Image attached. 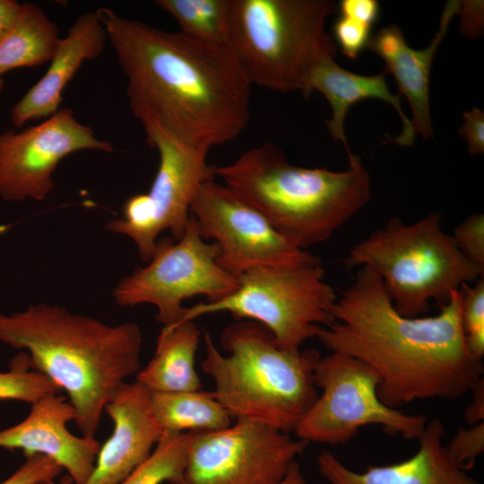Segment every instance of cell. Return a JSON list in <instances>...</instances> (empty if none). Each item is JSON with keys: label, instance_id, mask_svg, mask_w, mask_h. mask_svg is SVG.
Returning a JSON list of instances; mask_svg holds the SVG:
<instances>
[{"label": "cell", "instance_id": "cell-15", "mask_svg": "<svg viewBox=\"0 0 484 484\" xmlns=\"http://www.w3.org/2000/svg\"><path fill=\"white\" fill-rule=\"evenodd\" d=\"M20 423L0 430V448L21 449L26 457L43 454L68 472L73 484H83L91 476L100 447L92 436H76L66 428L76 411L65 397L50 393L31 403Z\"/></svg>", "mask_w": 484, "mask_h": 484}, {"label": "cell", "instance_id": "cell-13", "mask_svg": "<svg viewBox=\"0 0 484 484\" xmlns=\"http://www.w3.org/2000/svg\"><path fill=\"white\" fill-rule=\"evenodd\" d=\"M200 236L219 247L218 264L235 277L263 266H292L319 259L282 236L256 208L214 178L190 207Z\"/></svg>", "mask_w": 484, "mask_h": 484}, {"label": "cell", "instance_id": "cell-22", "mask_svg": "<svg viewBox=\"0 0 484 484\" xmlns=\"http://www.w3.org/2000/svg\"><path fill=\"white\" fill-rule=\"evenodd\" d=\"M61 39L57 26L36 4H22L21 14L0 41V77L11 70L49 63Z\"/></svg>", "mask_w": 484, "mask_h": 484}, {"label": "cell", "instance_id": "cell-39", "mask_svg": "<svg viewBox=\"0 0 484 484\" xmlns=\"http://www.w3.org/2000/svg\"><path fill=\"white\" fill-rule=\"evenodd\" d=\"M4 83L2 77H0V93L4 91Z\"/></svg>", "mask_w": 484, "mask_h": 484}, {"label": "cell", "instance_id": "cell-3", "mask_svg": "<svg viewBox=\"0 0 484 484\" xmlns=\"http://www.w3.org/2000/svg\"><path fill=\"white\" fill-rule=\"evenodd\" d=\"M0 341L26 350L30 367L67 393L84 436L95 437L106 405L141 367L137 324L109 325L56 305L0 312Z\"/></svg>", "mask_w": 484, "mask_h": 484}, {"label": "cell", "instance_id": "cell-18", "mask_svg": "<svg viewBox=\"0 0 484 484\" xmlns=\"http://www.w3.org/2000/svg\"><path fill=\"white\" fill-rule=\"evenodd\" d=\"M460 1H447L442 11L439 28L430 44L423 49L410 47L402 30L396 24L386 26L371 36L367 48L385 63V73L395 79L399 93L408 100L411 111L414 133L426 139L433 138L429 103V78L435 54L457 14Z\"/></svg>", "mask_w": 484, "mask_h": 484}, {"label": "cell", "instance_id": "cell-4", "mask_svg": "<svg viewBox=\"0 0 484 484\" xmlns=\"http://www.w3.org/2000/svg\"><path fill=\"white\" fill-rule=\"evenodd\" d=\"M347 154L344 171L303 168L289 163L277 145L267 143L214 172L282 236L307 250L329 239L370 200L368 171L359 156Z\"/></svg>", "mask_w": 484, "mask_h": 484}, {"label": "cell", "instance_id": "cell-20", "mask_svg": "<svg viewBox=\"0 0 484 484\" xmlns=\"http://www.w3.org/2000/svg\"><path fill=\"white\" fill-rule=\"evenodd\" d=\"M334 54H325L318 60L310 79V92L317 91L328 100L333 116L325 121L326 127L336 142H341L350 152L345 135V118L351 106L366 99H376L391 105L399 115L402 130L386 143H395L401 146H412L416 134L411 121L404 114L400 95L393 94L385 81V73L376 75H361L350 72L334 61Z\"/></svg>", "mask_w": 484, "mask_h": 484}, {"label": "cell", "instance_id": "cell-19", "mask_svg": "<svg viewBox=\"0 0 484 484\" xmlns=\"http://www.w3.org/2000/svg\"><path fill=\"white\" fill-rule=\"evenodd\" d=\"M108 40L95 11L80 15L61 39L46 73L12 108V123L22 127L29 121L48 118L57 112L65 86L85 61L100 56Z\"/></svg>", "mask_w": 484, "mask_h": 484}, {"label": "cell", "instance_id": "cell-25", "mask_svg": "<svg viewBox=\"0 0 484 484\" xmlns=\"http://www.w3.org/2000/svg\"><path fill=\"white\" fill-rule=\"evenodd\" d=\"M192 432L165 433L150 456L118 484H161L177 479L185 469Z\"/></svg>", "mask_w": 484, "mask_h": 484}, {"label": "cell", "instance_id": "cell-38", "mask_svg": "<svg viewBox=\"0 0 484 484\" xmlns=\"http://www.w3.org/2000/svg\"><path fill=\"white\" fill-rule=\"evenodd\" d=\"M36 484H57L54 481V479L52 480H42V481H39Z\"/></svg>", "mask_w": 484, "mask_h": 484}, {"label": "cell", "instance_id": "cell-1", "mask_svg": "<svg viewBox=\"0 0 484 484\" xmlns=\"http://www.w3.org/2000/svg\"><path fill=\"white\" fill-rule=\"evenodd\" d=\"M127 78L126 92L146 141L164 137L206 152L238 137L251 114V88L229 46L196 40L95 11Z\"/></svg>", "mask_w": 484, "mask_h": 484}, {"label": "cell", "instance_id": "cell-21", "mask_svg": "<svg viewBox=\"0 0 484 484\" xmlns=\"http://www.w3.org/2000/svg\"><path fill=\"white\" fill-rule=\"evenodd\" d=\"M201 331L194 321L162 327L154 355L135 375L136 382L151 392H190L201 390L194 368Z\"/></svg>", "mask_w": 484, "mask_h": 484}, {"label": "cell", "instance_id": "cell-34", "mask_svg": "<svg viewBox=\"0 0 484 484\" xmlns=\"http://www.w3.org/2000/svg\"><path fill=\"white\" fill-rule=\"evenodd\" d=\"M340 15L357 19L371 26L377 21L380 6L376 0H341L338 4Z\"/></svg>", "mask_w": 484, "mask_h": 484}, {"label": "cell", "instance_id": "cell-5", "mask_svg": "<svg viewBox=\"0 0 484 484\" xmlns=\"http://www.w3.org/2000/svg\"><path fill=\"white\" fill-rule=\"evenodd\" d=\"M203 341L202 369L214 382L212 395L232 418L295 431L318 397L316 350L282 349L264 325L246 319L221 332L229 355L220 352L207 332Z\"/></svg>", "mask_w": 484, "mask_h": 484}, {"label": "cell", "instance_id": "cell-35", "mask_svg": "<svg viewBox=\"0 0 484 484\" xmlns=\"http://www.w3.org/2000/svg\"><path fill=\"white\" fill-rule=\"evenodd\" d=\"M471 391L473 393L472 401L465 409L464 419L472 426L484 419V379H480Z\"/></svg>", "mask_w": 484, "mask_h": 484}, {"label": "cell", "instance_id": "cell-12", "mask_svg": "<svg viewBox=\"0 0 484 484\" xmlns=\"http://www.w3.org/2000/svg\"><path fill=\"white\" fill-rule=\"evenodd\" d=\"M146 142L158 151L160 158L151 186L146 194L129 197L122 217L110 220L106 229L128 237L140 258L148 263L161 232L169 231L175 240L183 236L198 189L216 175L206 152L160 136Z\"/></svg>", "mask_w": 484, "mask_h": 484}, {"label": "cell", "instance_id": "cell-14", "mask_svg": "<svg viewBox=\"0 0 484 484\" xmlns=\"http://www.w3.org/2000/svg\"><path fill=\"white\" fill-rule=\"evenodd\" d=\"M83 150L108 152L113 146L80 123L71 108L21 132L1 133L0 197L7 202L45 200L54 188L52 177L61 160Z\"/></svg>", "mask_w": 484, "mask_h": 484}, {"label": "cell", "instance_id": "cell-11", "mask_svg": "<svg viewBox=\"0 0 484 484\" xmlns=\"http://www.w3.org/2000/svg\"><path fill=\"white\" fill-rule=\"evenodd\" d=\"M308 442L247 419L192 432L181 475L169 484H278Z\"/></svg>", "mask_w": 484, "mask_h": 484}, {"label": "cell", "instance_id": "cell-8", "mask_svg": "<svg viewBox=\"0 0 484 484\" xmlns=\"http://www.w3.org/2000/svg\"><path fill=\"white\" fill-rule=\"evenodd\" d=\"M320 259L292 266H263L238 277L230 295L185 308L181 322L218 312L264 325L280 347L298 350L334 321L337 296L324 280ZM180 323V322H179Z\"/></svg>", "mask_w": 484, "mask_h": 484}, {"label": "cell", "instance_id": "cell-31", "mask_svg": "<svg viewBox=\"0 0 484 484\" xmlns=\"http://www.w3.org/2000/svg\"><path fill=\"white\" fill-rule=\"evenodd\" d=\"M62 467L51 458L43 454L26 457L25 462L0 484H36L45 480L55 479Z\"/></svg>", "mask_w": 484, "mask_h": 484}, {"label": "cell", "instance_id": "cell-36", "mask_svg": "<svg viewBox=\"0 0 484 484\" xmlns=\"http://www.w3.org/2000/svg\"><path fill=\"white\" fill-rule=\"evenodd\" d=\"M22 9V4L14 0H0V41L10 32L16 23Z\"/></svg>", "mask_w": 484, "mask_h": 484}, {"label": "cell", "instance_id": "cell-7", "mask_svg": "<svg viewBox=\"0 0 484 484\" xmlns=\"http://www.w3.org/2000/svg\"><path fill=\"white\" fill-rule=\"evenodd\" d=\"M329 0H232L229 46L251 84L307 98L318 60L336 54L325 32Z\"/></svg>", "mask_w": 484, "mask_h": 484}, {"label": "cell", "instance_id": "cell-6", "mask_svg": "<svg viewBox=\"0 0 484 484\" xmlns=\"http://www.w3.org/2000/svg\"><path fill=\"white\" fill-rule=\"evenodd\" d=\"M344 265L376 272L395 310L408 317L422 316L431 300L446 304L463 284L484 276V268L471 263L442 229L436 212L411 224L389 219L350 249Z\"/></svg>", "mask_w": 484, "mask_h": 484}, {"label": "cell", "instance_id": "cell-28", "mask_svg": "<svg viewBox=\"0 0 484 484\" xmlns=\"http://www.w3.org/2000/svg\"><path fill=\"white\" fill-rule=\"evenodd\" d=\"M460 252L473 264L484 268V215L463 220L451 235Z\"/></svg>", "mask_w": 484, "mask_h": 484}, {"label": "cell", "instance_id": "cell-9", "mask_svg": "<svg viewBox=\"0 0 484 484\" xmlns=\"http://www.w3.org/2000/svg\"><path fill=\"white\" fill-rule=\"evenodd\" d=\"M219 247L204 240L190 215L183 236L159 238L147 264L121 279L112 291L120 307L151 304L163 327L181 322L184 300L204 296L221 299L238 287V279L218 264Z\"/></svg>", "mask_w": 484, "mask_h": 484}, {"label": "cell", "instance_id": "cell-37", "mask_svg": "<svg viewBox=\"0 0 484 484\" xmlns=\"http://www.w3.org/2000/svg\"><path fill=\"white\" fill-rule=\"evenodd\" d=\"M278 484H307L298 462L290 463L284 478Z\"/></svg>", "mask_w": 484, "mask_h": 484}, {"label": "cell", "instance_id": "cell-27", "mask_svg": "<svg viewBox=\"0 0 484 484\" xmlns=\"http://www.w3.org/2000/svg\"><path fill=\"white\" fill-rule=\"evenodd\" d=\"M461 324L470 352L482 359L484 356V276L473 285L461 289Z\"/></svg>", "mask_w": 484, "mask_h": 484}, {"label": "cell", "instance_id": "cell-32", "mask_svg": "<svg viewBox=\"0 0 484 484\" xmlns=\"http://www.w3.org/2000/svg\"><path fill=\"white\" fill-rule=\"evenodd\" d=\"M458 134L466 141L471 156L484 152V112L478 108L463 112V124Z\"/></svg>", "mask_w": 484, "mask_h": 484}, {"label": "cell", "instance_id": "cell-33", "mask_svg": "<svg viewBox=\"0 0 484 484\" xmlns=\"http://www.w3.org/2000/svg\"><path fill=\"white\" fill-rule=\"evenodd\" d=\"M457 14L460 16V32L462 35L470 39H477L483 33V1H460Z\"/></svg>", "mask_w": 484, "mask_h": 484}, {"label": "cell", "instance_id": "cell-26", "mask_svg": "<svg viewBox=\"0 0 484 484\" xmlns=\"http://www.w3.org/2000/svg\"><path fill=\"white\" fill-rule=\"evenodd\" d=\"M13 362L12 369L0 372V400L33 403L47 394L60 393L61 389L45 375L29 371L26 353H21Z\"/></svg>", "mask_w": 484, "mask_h": 484}, {"label": "cell", "instance_id": "cell-23", "mask_svg": "<svg viewBox=\"0 0 484 484\" xmlns=\"http://www.w3.org/2000/svg\"><path fill=\"white\" fill-rule=\"evenodd\" d=\"M151 407L163 434L209 432L231 425V415L212 392H151Z\"/></svg>", "mask_w": 484, "mask_h": 484}, {"label": "cell", "instance_id": "cell-10", "mask_svg": "<svg viewBox=\"0 0 484 484\" xmlns=\"http://www.w3.org/2000/svg\"><path fill=\"white\" fill-rule=\"evenodd\" d=\"M321 395L299 422V439L329 445L345 444L360 428L379 425L389 435L419 439L427 418L406 414L383 403L377 395L380 378L363 361L340 352L321 357L314 372Z\"/></svg>", "mask_w": 484, "mask_h": 484}, {"label": "cell", "instance_id": "cell-17", "mask_svg": "<svg viewBox=\"0 0 484 484\" xmlns=\"http://www.w3.org/2000/svg\"><path fill=\"white\" fill-rule=\"evenodd\" d=\"M445 433L441 420L427 421L417 453L398 463L358 472L324 450L316 458L317 468L330 484H480L453 460L442 443Z\"/></svg>", "mask_w": 484, "mask_h": 484}, {"label": "cell", "instance_id": "cell-30", "mask_svg": "<svg viewBox=\"0 0 484 484\" xmlns=\"http://www.w3.org/2000/svg\"><path fill=\"white\" fill-rule=\"evenodd\" d=\"M372 27L357 19L340 15L333 24V32L341 53L350 59H356L367 48Z\"/></svg>", "mask_w": 484, "mask_h": 484}, {"label": "cell", "instance_id": "cell-24", "mask_svg": "<svg viewBox=\"0 0 484 484\" xmlns=\"http://www.w3.org/2000/svg\"><path fill=\"white\" fill-rule=\"evenodd\" d=\"M180 31L196 40L229 46L232 0H156Z\"/></svg>", "mask_w": 484, "mask_h": 484}, {"label": "cell", "instance_id": "cell-16", "mask_svg": "<svg viewBox=\"0 0 484 484\" xmlns=\"http://www.w3.org/2000/svg\"><path fill=\"white\" fill-rule=\"evenodd\" d=\"M151 393L138 382L125 383L105 411L113 433L99 447L94 469L83 484H118L151 454L162 437L151 407ZM60 484H73L68 476Z\"/></svg>", "mask_w": 484, "mask_h": 484}, {"label": "cell", "instance_id": "cell-29", "mask_svg": "<svg viewBox=\"0 0 484 484\" xmlns=\"http://www.w3.org/2000/svg\"><path fill=\"white\" fill-rule=\"evenodd\" d=\"M446 447L462 470H471L478 456L484 452V421L469 428H459Z\"/></svg>", "mask_w": 484, "mask_h": 484}, {"label": "cell", "instance_id": "cell-2", "mask_svg": "<svg viewBox=\"0 0 484 484\" xmlns=\"http://www.w3.org/2000/svg\"><path fill=\"white\" fill-rule=\"evenodd\" d=\"M461 292L433 316L399 314L381 278L360 267L333 307L334 321L316 338L332 352L356 358L379 376L386 406L417 400H456L483 378L482 359L469 350L461 324Z\"/></svg>", "mask_w": 484, "mask_h": 484}]
</instances>
